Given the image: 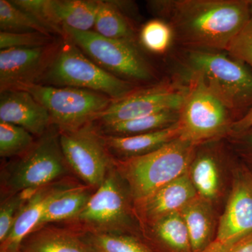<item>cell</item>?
<instances>
[{"label":"cell","mask_w":252,"mask_h":252,"mask_svg":"<svg viewBox=\"0 0 252 252\" xmlns=\"http://www.w3.org/2000/svg\"><path fill=\"white\" fill-rule=\"evenodd\" d=\"M188 49L225 51L250 20V0L149 1Z\"/></svg>","instance_id":"cell-1"},{"label":"cell","mask_w":252,"mask_h":252,"mask_svg":"<svg viewBox=\"0 0 252 252\" xmlns=\"http://www.w3.org/2000/svg\"><path fill=\"white\" fill-rule=\"evenodd\" d=\"M183 64L185 79L201 83L238 119L252 108V72L226 51L187 49Z\"/></svg>","instance_id":"cell-2"},{"label":"cell","mask_w":252,"mask_h":252,"mask_svg":"<svg viewBox=\"0 0 252 252\" xmlns=\"http://www.w3.org/2000/svg\"><path fill=\"white\" fill-rule=\"evenodd\" d=\"M197 147L177 138L145 155L115 160L116 170L128 187L134 206L188 172Z\"/></svg>","instance_id":"cell-3"},{"label":"cell","mask_w":252,"mask_h":252,"mask_svg":"<svg viewBox=\"0 0 252 252\" xmlns=\"http://www.w3.org/2000/svg\"><path fill=\"white\" fill-rule=\"evenodd\" d=\"M39 84L85 89L112 100L122 98L140 87L104 70L66 37L62 38L56 57Z\"/></svg>","instance_id":"cell-4"},{"label":"cell","mask_w":252,"mask_h":252,"mask_svg":"<svg viewBox=\"0 0 252 252\" xmlns=\"http://www.w3.org/2000/svg\"><path fill=\"white\" fill-rule=\"evenodd\" d=\"M135 216L128 187L118 173L115 165L95 189L80 215L69 228L85 233H131ZM138 221V220H137Z\"/></svg>","instance_id":"cell-5"},{"label":"cell","mask_w":252,"mask_h":252,"mask_svg":"<svg viewBox=\"0 0 252 252\" xmlns=\"http://www.w3.org/2000/svg\"><path fill=\"white\" fill-rule=\"evenodd\" d=\"M69 170L60 144V131L53 125L28 152L8 165L1 185L8 195L35 190L56 183Z\"/></svg>","instance_id":"cell-6"},{"label":"cell","mask_w":252,"mask_h":252,"mask_svg":"<svg viewBox=\"0 0 252 252\" xmlns=\"http://www.w3.org/2000/svg\"><path fill=\"white\" fill-rule=\"evenodd\" d=\"M63 31V38L72 41L91 61L116 77L136 84L155 78L152 66L137 44L109 39L94 31L82 32L67 27Z\"/></svg>","instance_id":"cell-7"},{"label":"cell","mask_w":252,"mask_h":252,"mask_svg":"<svg viewBox=\"0 0 252 252\" xmlns=\"http://www.w3.org/2000/svg\"><path fill=\"white\" fill-rule=\"evenodd\" d=\"M189 89L180 111V138L200 146L229 135L235 116L201 83L185 79Z\"/></svg>","instance_id":"cell-8"},{"label":"cell","mask_w":252,"mask_h":252,"mask_svg":"<svg viewBox=\"0 0 252 252\" xmlns=\"http://www.w3.org/2000/svg\"><path fill=\"white\" fill-rule=\"evenodd\" d=\"M45 107L60 131L77 130L94 122L112 102L107 95L71 87L34 84L21 86Z\"/></svg>","instance_id":"cell-9"},{"label":"cell","mask_w":252,"mask_h":252,"mask_svg":"<svg viewBox=\"0 0 252 252\" xmlns=\"http://www.w3.org/2000/svg\"><path fill=\"white\" fill-rule=\"evenodd\" d=\"M60 144L70 170L94 190L114 167L115 159L93 123L77 130L60 131Z\"/></svg>","instance_id":"cell-10"},{"label":"cell","mask_w":252,"mask_h":252,"mask_svg":"<svg viewBox=\"0 0 252 252\" xmlns=\"http://www.w3.org/2000/svg\"><path fill=\"white\" fill-rule=\"evenodd\" d=\"M188 89L187 81L181 78L137 88L125 97L113 100L94 123L114 124L163 111H180Z\"/></svg>","instance_id":"cell-11"},{"label":"cell","mask_w":252,"mask_h":252,"mask_svg":"<svg viewBox=\"0 0 252 252\" xmlns=\"http://www.w3.org/2000/svg\"><path fill=\"white\" fill-rule=\"evenodd\" d=\"M62 39L48 45L0 51V92L39 84L53 62Z\"/></svg>","instance_id":"cell-12"},{"label":"cell","mask_w":252,"mask_h":252,"mask_svg":"<svg viewBox=\"0 0 252 252\" xmlns=\"http://www.w3.org/2000/svg\"><path fill=\"white\" fill-rule=\"evenodd\" d=\"M198 196L190 180L189 170L163 186L134 206L135 216L142 228V233L160 219L181 212Z\"/></svg>","instance_id":"cell-13"},{"label":"cell","mask_w":252,"mask_h":252,"mask_svg":"<svg viewBox=\"0 0 252 252\" xmlns=\"http://www.w3.org/2000/svg\"><path fill=\"white\" fill-rule=\"evenodd\" d=\"M251 234L252 188L248 180H239L233 185L215 240L208 248H220Z\"/></svg>","instance_id":"cell-14"},{"label":"cell","mask_w":252,"mask_h":252,"mask_svg":"<svg viewBox=\"0 0 252 252\" xmlns=\"http://www.w3.org/2000/svg\"><path fill=\"white\" fill-rule=\"evenodd\" d=\"M0 93V122L20 126L36 138L53 126L45 107L28 91L11 89Z\"/></svg>","instance_id":"cell-15"},{"label":"cell","mask_w":252,"mask_h":252,"mask_svg":"<svg viewBox=\"0 0 252 252\" xmlns=\"http://www.w3.org/2000/svg\"><path fill=\"white\" fill-rule=\"evenodd\" d=\"M63 186L54 183L37 189L32 193L21 208L9 235L0 244V251H13L21 248L25 239L34 231L48 204Z\"/></svg>","instance_id":"cell-16"},{"label":"cell","mask_w":252,"mask_h":252,"mask_svg":"<svg viewBox=\"0 0 252 252\" xmlns=\"http://www.w3.org/2000/svg\"><path fill=\"white\" fill-rule=\"evenodd\" d=\"M179 122L170 127L148 133L126 137H103L104 142L115 160H124L151 153L180 138Z\"/></svg>","instance_id":"cell-17"},{"label":"cell","mask_w":252,"mask_h":252,"mask_svg":"<svg viewBox=\"0 0 252 252\" xmlns=\"http://www.w3.org/2000/svg\"><path fill=\"white\" fill-rule=\"evenodd\" d=\"M20 249L25 252H94L76 230L51 225L28 235Z\"/></svg>","instance_id":"cell-18"},{"label":"cell","mask_w":252,"mask_h":252,"mask_svg":"<svg viewBox=\"0 0 252 252\" xmlns=\"http://www.w3.org/2000/svg\"><path fill=\"white\" fill-rule=\"evenodd\" d=\"M142 235L155 252H193L188 229L180 212L157 220Z\"/></svg>","instance_id":"cell-19"},{"label":"cell","mask_w":252,"mask_h":252,"mask_svg":"<svg viewBox=\"0 0 252 252\" xmlns=\"http://www.w3.org/2000/svg\"><path fill=\"white\" fill-rule=\"evenodd\" d=\"M93 193V189L85 185L63 186L48 204L33 232L51 223H68L75 220L87 205Z\"/></svg>","instance_id":"cell-20"},{"label":"cell","mask_w":252,"mask_h":252,"mask_svg":"<svg viewBox=\"0 0 252 252\" xmlns=\"http://www.w3.org/2000/svg\"><path fill=\"white\" fill-rule=\"evenodd\" d=\"M180 214L188 229L192 252L205 251L215 238L211 202L198 195Z\"/></svg>","instance_id":"cell-21"},{"label":"cell","mask_w":252,"mask_h":252,"mask_svg":"<svg viewBox=\"0 0 252 252\" xmlns=\"http://www.w3.org/2000/svg\"><path fill=\"white\" fill-rule=\"evenodd\" d=\"M101 0H50L53 17L59 28L93 31Z\"/></svg>","instance_id":"cell-22"},{"label":"cell","mask_w":252,"mask_h":252,"mask_svg":"<svg viewBox=\"0 0 252 252\" xmlns=\"http://www.w3.org/2000/svg\"><path fill=\"white\" fill-rule=\"evenodd\" d=\"M189 175L199 196L212 203L220 195V167L217 154L214 151H199L198 146Z\"/></svg>","instance_id":"cell-23"},{"label":"cell","mask_w":252,"mask_h":252,"mask_svg":"<svg viewBox=\"0 0 252 252\" xmlns=\"http://www.w3.org/2000/svg\"><path fill=\"white\" fill-rule=\"evenodd\" d=\"M179 119L180 111L167 110L127 122L107 124H93L101 135L126 137L162 130L177 124Z\"/></svg>","instance_id":"cell-24"},{"label":"cell","mask_w":252,"mask_h":252,"mask_svg":"<svg viewBox=\"0 0 252 252\" xmlns=\"http://www.w3.org/2000/svg\"><path fill=\"white\" fill-rule=\"evenodd\" d=\"M94 31L109 39L137 44V32L132 20L114 1H100Z\"/></svg>","instance_id":"cell-25"},{"label":"cell","mask_w":252,"mask_h":252,"mask_svg":"<svg viewBox=\"0 0 252 252\" xmlns=\"http://www.w3.org/2000/svg\"><path fill=\"white\" fill-rule=\"evenodd\" d=\"M81 235L94 252H155L140 235L131 233Z\"/></svg>","instance_id":"cell-26"},{"label":"cell","mask_w":252,"mask_h":252,"mask_svg":"<svg viewBox=\"0 0 252 252\" xmlns=\"http://www.w3.org/2000/svg\"><path fill=\"white\" fill-rule=\"evenodd\" d=\"M0 29L5 32H41L52 35L37 20L8 0H0Z\"/></svg>","instance_id":"cell-27"},{"label":"cell","mask_w":252,"mask_h":252,"mask_svg":"<svg viewBox=\"0 0 252 252\" xmlns=\"http://www.w3.org/2000/svg\"><path fill=\"white\" fill-rule=\"evenodd\" d=\"M138 36L144 49L154 54L166 52L175 39L171 26L161 18H156L146 23L141 28Z\"/></svg>","instance_id":"cell-28"},{"label":"cell","mask_w":252,"mask_h":252,"mask_svg":"<svg viewBox=\"0 0 252 252\" xmlns=\"http://www.w3.org/2000/svg\"><path fill=\"white\" fill-rule=\"evenodd\" d=\"M34 136L26 129L14 124L0 122V156L19 157L34 145Z\"/></svg>","instance_id":"cell-29"},{"label":"cell","mask_w":252,"mask_h":252,"mask_svg":"<svg viewBox=\"0 0 252 252\" xmlns=\"http://www.w3.org/2000/svg\"><path fill=\"white\" fill-rule=\"evenodd\" d=\"M36 190H25L20 193L10 194L1 200L0 206V244L7 238L23 205Z\"/></svg>","instance_id":"cell-30"},{"label":"cell","mask_w":252,"mask_h":252,"mask_svg":"<svg viewBox=\"0 0 252 252\" xmlns=\"http://www.w3.org/2000/svg\"><path fill=\"white\" fill-rule=\"evenodd\" d=\"M11 1L37 20L50 34H58L61 38L64 37V31L56 25L53 17L50 0H14Z\"/></svg>","instance_id":"cell-31"},{"label":"cell","mask_w":252,"mask_h":252,"mask_svg":"<svg viewBox=\"0 0 252 252\" xmlns=\"http://www.w3.org/2000/svg\"><path fill=\"white\" fill-rule=\"evenodd\" d=\"M56 39L41 32L10 33L0 32V49L31 48L48 45Z\"/></svg>","instance_id":"cell-32"},{"label":"cell","mask_w":252,"mask_h":252,"mask_svg":"<svg viewBox=\"0 0 252 252\" xmlns=\"http://www.w3.org/2000/svg\"><path fill=\"white\" fill-rule=\"evenodd\" d=\"M225 51L252 69V26L247 25L231 41Z\"/></svg>","instance_id":"cell-33"},{"label":"cell","mask_w":252,"mask_h":252,"mask_svg":"<svg viewBox=\"0 0 252 252\" xmlns=\"http://www.w3.org/2000/svg\"><path fill=\"white\" fill-rule=\"evenodd\" d=\"M203 252H252V234L220 248H207Z\"/></svg>","instance_id":"cell-34"},{"label":"cell","mask_w":252,"mask_h":252,"mask_svg":"<svg viewBox=\"0 0 252 252\" xmlns=\"http://www.w3.org/2000/svg\"><path fill=\"white\" fill-rule=\"evenodd\" d=\"M252 127V107L245 115L235 121L232 126L229 135L231 137L240 135Z\"/></svg>","instance_id":"cell-35"},{"label":"cell","mask_w":252,"mask_h":252,"mask_svg":"<svg viewBox=\"0 0 252 252\" xmlns=\"http://www.w3.org/2000/svg\"><path fill=\"white\" fill-rule=\"evenodd\" d=\"M233 137L238 139L252 152V127L240 135L233 136Z\"/></svg>","instance_id":"cell-36"},{"label":"cell","mask_w":252,"mask_h":252,"mask_svg":"<svg viewBox=\"0 0 252 252\" xmlns=\"http://www.w3.org/2000/svg\"><path fill=\"white\" fill-rule=\"evenodd\" d=\"M250 20H249V23L248 25L252 26V0H250Z\"/></svg>","instance_id":"cell-37"},{"label":"cell","mask_w":252,"mask_h":252,"mask_svg":"<svg viewBox=\"0 0 252 252\" xmlns=\"http://www.w3.org/2000/svg\"><path fill=\"white\" fill-rule=\"evenodd\" d=\"M0 252H23V250H21V249L18 250H13V251H0Z\"/></svg>","instance_id":"cell-38"},{"label":"cell","mask_w":252,"mask_h":252,"mask_svg":"<svg viewBox=\"0 0 252 252\" xmlns=\"http://www.w3.org/2000/svg\"><path fill=\"white\" fill-rule=\"evenodd\" d=\"M247 180H248L249 183H250V185H251L252 188V176H250V177H248Z\"/></svg>","instance_id":"cell-39"}]
</instances>
